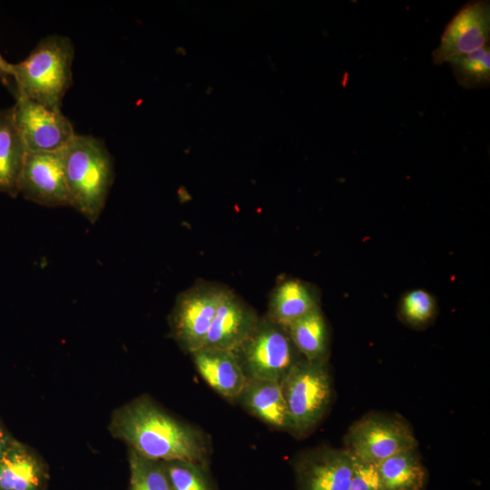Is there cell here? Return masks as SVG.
I'll return each instance as SVG.
<instances>
[{"mask_svg":"<svg viewBox=\"0 0 490 490\" xmlns=\"http://www.w3.org/2000/svg\"><path fill=\"white\" fill-rule=\"evenodd\" d=\"M109 429L130 449L147 458L207 464L210 443L206 436L168 414L148 397L134 398L117 408Z\"/></svg>","mask_w":490,"mask_h":490,"instance_id":"cell-1","label":"cell"},{"mask_svg":"<svg viewBox=\"0 0 490 490\" xmlns=\"http://www.w3.org/2000/svg\"><path fill=\"white\" fill-rule=\"evenodd\" d=\"M70 207L89 222L101 216L113 183L114 165L104 142L76 134L61 151Z\"/></svg>","mask_w":490,"mask_h":490,"instance_id":"cell-2","label":"cell"},{"mask_svg":"<svg viewBox=\"0 0 490 490\" xmlns=\"http://www.w3.org/2000/svg\"><path fill=\"white\" fill-rule=\"evenodd\" d=\"M74 57V46L68 36L42 38L25 59L12 64L15 94L62 110L64 97L73 84Z\"/></svg>","mask_w":490,"mask_h":490,"instance_id":"cell-3","label":"cell"},{"mask_svg":"<svg viewBox=\"0 0 490 490\" xmlns=\"http://www.w3.org/2000/svg\"><path fill=\"white\" fill-rule=\"evenodd\" d=\"M290 430L302 434L316 426L331 400L326 360L299 361L280 382Z\"/></svg>","mask_w":490,"mask_h":490,"instance_id":"cell-4","label":"cell"},{"mask_svg":"<svg viewBox=\"0 0 490 490\" xmlns=\"http://www.w3.org/2000/svg\"><path fill=\"white\" fill-rule=\"evenodd\" d=\"M248 379L281 382L301 359L285 328L266 315L250 337L233 351Z\"/></svg>","mask_w":490,"mask_h":490,"instance_id":"cell-5","label":"cell"},{"mask_svg":"<svg viewBox=\"0 0 490 490\" xmlns=\"http://www.w3.org/2000/svg\"><path fill=\"white\" fill-rule=\"evenodd\" d=\"M227 287L200 280L178 294L170 315L173 338L187 353L201 349Z\"/></svg>","mask_w":490,"mask_h":490,"instance_id":"cell-6","label":"cell"},{"mask_svg":"<svg viewBox=\"0 0 490 490\" xmlns=\"http://www.w3.org/2000/svg\"><path fill=\"white\" fill-rule=\"evenodd\" d=\"M416 447V437L405 421L371 414L351 426L346 436L345 448L356 460L378 465L397 454Z\"/></svg>","mask_w":490,"mask_h":490,"instance_id":"cell-7","label":"cell"},{"mask_svg":"<svg viewBox=\"0 0 490 490\" xmlns=\"http://www.w3.org/2000/svg\"><path fill=\"white\" fill-rule=\"evenodd\" d=\"M15 119L28 152H57L76 135L62 113L15 93Z\"/></svg>","mask_w":490,"mask_h":490,"instance_id":"cell-8","label":"cell"},{"mask_svg":"<svg viewBox=\"0 0 490 490\" xmlns=\"http://www.w3.org/2000/svg\"><path fill=\"white\" fill-rule=\"evenodd\" d=\"M490 43V2L471 1L463 5L446 26L432 54L435 64L471 54Z\"/></svg>","mask_w":490,"mask_h":490,"instance_id":"cell-9","label":"cell"},{"mask_svg":"<svg viewBox=\"0 0 490 490\" xmlns=\"http://www.w3.org/2000/svg\"><path fill=\"white\" fill-rule=\"evenodd\" d=\"M18 191L26 200L42 206H70L61 152H28Z\"/></svg>","mask_w":490,"mask_h":490,"instance_id":"cell-10","label":"cell"},{"mask_svg":"<svg viewBox=\"0 0 490 490\" xmlns=\"http://www.w3.org/2000/svg\"><path fill=\"white\" fill-rule=\"evenodd\" d=\"M353 464L346 448L309 452L295 464L298 490H349Z\"/></svg>","mask_w":490,"mask_h":490,"instance_id":"cell-11","label":"cell"},{"mask_svg":"<svg viewBox=\"0 0 490 490\" xmlns=\"http://www.w3.org/2000/svg\"><path fill=\"white\" fill-rule=\"evenodd\" d=\"M259 320L255 309L228 288L201 348L235 351L250 337Z\"/></svg>","mask_w":490,"mask_h":490,"instance_id":"cell-12","label":"cell"},{"mask_svg":"<svg viewBox=\"0 0 490 490\" xmlns=\"http://www.w3.org/2000/svg\"><path fill=\"white\" fill-rule=\"evenodd\" d=\"M191 355L197 371L212 389L227 399L239 398L248 378L233 351L201 348Z\"/></svg>","mask_w":490,"mask_h":490,"instance_id":"cell-13","label":"cell"},{"mask_svg":"<svg viewBox=\"0 0 490 490\" xmlns=\"http://www.w3.org/2000/svg\"><path fill=\"white\" fill-rule=\"evenodd\" d=\"M317 309H319L318 295L310 284L298 279H286L273 289L266 316L286 328Z\"/></svg>","mask_w":490,"mask_h":490,"instance_id":"cell-14","label":"cell"},{"mask_svg":"<svg viewBox=\"0 0 490 490\" xmlns=\"http://www.w3.org/2000/svg\"><path fill=\"white\" fill-rule=\"evenodd\" d=\"M46 479L40 458L17 441L0 457V490H44Z\"/></svg>","mask_w":490,"mask_h":490,"instance_id":"cell-15","label":"cell"},{"mask_svg":"<svg viewBox=\"0 0 490 490\" xmlns=\"http://www.w3.org/2000/svg\"><path fill=\"white\" fill-rule=\"evenodd\" d=\"M28 150L15 119L14 106L0 110V192L16 196Z\"/></svg>","mask_w":490,"mask_h":490,"instance_id":"cell-16","label":"cell"},{"mask_svg":"<svg viewBox=\"0 0 490 490\" xmlns=\"http://www.w3.org/2000/svg\"><path fill=\"white\" fill-rule=\"evenodd\" d=\"M237 400L268 425L276 428H289V414L280 382L248 379Z\"/></svg>","mask_w":490,"mask_h":490,"instance_id":"cell-17","label":"cell"},{"mask_svg":"<svg viewBox=\"0 0 490 490\" xmlns=\"http://www.w3.org/2000/svg\"><path fill=\"white\" fill-rule=\"evenodd\" d=\"M384 490H422L426 469L416 449L397 454L377 465Z\"/></svg>","mask_w":490,"mask_h":490,"instance_id":"cell-18","label":"cell"},{"mask_svg":"<svg viewBox=\"0 0 490 490\" xmlns=\"http://www.w3.org/2000/svg\"><path fill=\"white\" fill-rule=\"evenodd\" d=\"M286 329L304 359L326 360L328 342V328L320 309L294 321Z\"/></svg>","mask_w":490,"mask_h":490,"instance_id":"cell-19","label":"cell"},{"mask_svg":"<svg viewBox=\"0 0 490 490\" xmlns=\"http://www.w3.org/2000/svg\"><path fill=\"white\" fill-rule=\"evenodd\" d=\"M457 83L466 89L490 84V44L449 62Z\"/></svg>","mask_w":490,"mask_h":490,"instance_id":"cell-20","label":"cell"},{"mask_svg":"<svg viewBox=\"0 0 490 490\" xmlns=\"http://www.w3.org/2000/svg\"><path fill=\"white\" fill-rule=\"evenodd\" d=\"M129 490H172L162 461L129 451Z\"/></svg>","mask_w":490,"mask_h":490,"instance_id":"cell-21","label":"cell"},{"mask_svg":"<svg viewBox=\"0 0 490 490\" xmlns=\"http://www.w3.org/2000/svg\"><path fill=\"white\" fill-rule=\"evenodd\" d=\"M162 462L172 490H215L205 466L181 459Z\"/></svg>","mask_w":490,"mask_h":490,"instance_id":"cell-22","label":"cell"},{"mask_svg":"<svg viewBox=\"0 0 490 490\" xmlns=\"http://www.w3.org/2000/svg\"><path fill=\"white\" fill-rule=\"evenodd\" d=\"M400 308L407 321L414 325H422L434 316L436 304L428 292L415 289L404 296Z\"/></svg>","mask_w":490,"mask_h":490,"instance_id":"cell-23","label":"cell"},{"mask_svg":"<svg viewBox=\"0 0 490 490\" xmlns=\"http://www.w3.org/2000/svg\"><path fill=\"white\" fill-rule=\"evenodd\" d=\"M349 490H384L377 465L354 459Z\"/></svg>","mask_w":490,"mask_h":490,"instance_id":"cell-24","label":"cell"},{"mask_svg":"<svg viewBox=\"0 0 490 490\" xmlns=\"http://www.w3.org/2000/svg\"><path fill=\"white\" fill-rule=\"evenodd\" d=\"M12 74V64L7 62L0 53V79L4 83H9Z\"/></svg>","mask_w":490,"mask_h":490,"instance_id":"cell-25","label":"cell"},{"mask_svg":"<svg viewBox=\"0 0 490 490\" xmlns=\"http://www.w3.org/2000/svg\"><path fill=\"white\" fill-rule=\"evenodd\" d=\"M13 440L0 425V457L5 454L8 447L12 445Z\"/></svg>","mask_w":490,"mask_h":490,"instance_id":"cell-26","label":"cell"}]
</instances>
